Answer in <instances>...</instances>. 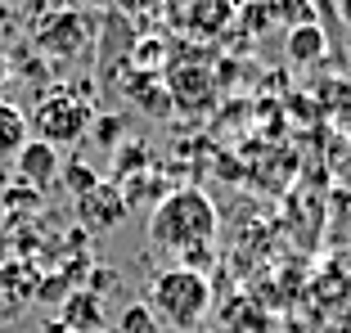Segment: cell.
<instances>
[{
    "mask_svg": "<svg viewBox=\"0 0 351 333\" xmlns=\"http://www.w3.org/2000/svg\"><path fill=\"white\" fill-rule=\"evenodd\" d=\"M145 306L154 320L171 333H194L203 324L207 306H212V280L203 271H185V266H167L154 275Z\"/></svg>",
    "mask_w": 351,
    "mask_h": 333,
    "instance_id": "2",
    "label": "cell"
},
{
    "mask_svg": "<svg viewBox=\"0 0 351 333\" xmlns=\"http://www.w3.org/2000/svg\"><path fill=\"white\" fill-rule=\"evenodd\" d=\"M45 333H68V329H63V324L54 320V324H45Z\"/></svg>",
    "mask_w": 351,
    "mask_h": 333,
    "instance_id": "12",
    "label": "cell"
},
{
    "mask_svg": "<svg viewBox=\"0 0 351 333\" xmlns=\"http://www.w3.org/2000/svg\"><path fill=\"white\" fill-rule=\"evenodd\" d=\"M86 126H90V108L77 95H50V99H41V104L32 108L27 131L36 136V145L68 149L86 136Z\"/></svg>",
    "mask_w": 351,
    "mask_h": 333,
    "instance_id": "4",
    "label": "cell"
},
{
    "mask_svg": "<svg viewBox=\"0 0 351 333\" xmlns=\"http://www.w3.org/2000/svg\"><path fill=\"white\" fill-rule=\"evenodd\" d=\"M99 333H108V329H99Z\"/></svg>",
    "mask_w": 351,
    "mask_h": 333,
    "instance_id": "14",
    "label": "cell"
},
{
    "mask_svg": "<svg viewBox=\"0 0 351 333\" xmlns=\"http://www.w3.org/2000/svg\"><path fill=\"white\" fill-rule=\"evenodd\" d=\"M289 54H293V63H315L324 54V32L311 27V23H306V27H298L289 36Z\"/></svg>",
    "mask_w": 351,
    "mask_h": 333,
    "instance_id": "10",
    "label": "cell"
},
{
    "mask_svg": "<svg viewBox=\"0 0 351 333\" xmlns=\"http://www.w3.org/2000/svg\"><path fill=\"white\" fill-rule=\"evenodd\" d=\"M108 333H162V324L154 320V311L145 302H131V306H122V315H117V324Z\"/></svg>",
    "mask_w": 351,
    "mask_h": 333,
    "instance_id": "11",
    "label": "cell"
},
{
    "mask_svg": "<svg viewBox=\"0 0 351 333\" xmlns=\"http://www.w3.org/2000/svg\"><path fill=\"white\" fill-rule=\"evenodd\" d=\"M14 166H19V176L27 180L32 189H45L54 176H59V158H54V149L50 145H32V140H27V149L19 153Z\"/></svg>",
    "mask_w": 351,
    "mask_h": 333,
    "instance_id": "9",
    "label": "cell"
},
{
    "mask_svg": "<svg viewBox=\"0 0 351 333\" xmlns=\"http://www.w3.org/2000/svg\"><path fill=\"white\" fill-rule=\"evenodd\" d=\"M217 208L203 189H171L149 217V243L171 257V266L203 271L217 257Z\"/></svg>",
    "mask_w": 351,
    "mask_h": 333,
    "instance_id": "1",
    "label": "cell"
},
{
    "mask_svg": "<svg viewBox=\"0 0 351 333\" xmlns=\"http://www.w3.org/2000/svg\"><path fill=\"white\" fill-rule=\"evenodd\" d=\"M59 324L68 333H99L104 329V311H99V293L90 288H77L63 297V311H59Z\"/></svg>",
    "mask_w": 351,
    "mask_h": 333,
    "instance_id": "7",
    "label": "cell"
},
{
    "mask_svg": "<svg viewBox=\"0 0 351 333\" xmlns=\"http://www.w3.org/2000/svg\"><path fill=\"white\" fill-rule=\"evenodd\" d=\"M23 149H27V117L10 99H0V171L19 162Z\"/></svg>",
    "mask_w": 351,
    "mask_h": 333,
    "instance_id": "8",
    "label": "cell"
},
{
    "mask_svg": "<svg viewBox=\"0 0 351 333\" xmlns=\"http://www.w3.org/2000/svg\"><path fill=\"white\" fill-rule=\"evenodd\" d=\"M212 68H198V63H176L171 68V99L176 108H189V113H198V108L212 104Z\"/></svg>",
    "mask_w": 351,
    "mask_h": 333,
    "instance_id": "6",
    "label": "cell"
},
{
    "mask_svg": "<svg viewBox=\"0 0 351 333\" xmlns=\"http://www.w3.org/2000/svg\"><path fill=\"white\" fill-rule=\"evenodd\" d=\"M0 315H5V297H0Z\"/></svg>",
    "mask_w": 351,
    "mask_h": 333,
    "instance_id": "13",
    "label": "cell"
},
{
    "mask_svg": "<svg viewBox=\"0 0 351 333\" xmlns=\"http://www.w3.org/2000/svg\"><path fill=\"white\" fill-rule=\"evenodd\" d=\"M77 217L86 221L90 230H113L126 221V198L117 194L113 185H95L77 198Z\"/></svg>",
    "mask_w": 351,
    "mask_h": 333,
    "instance_id": "5",
    "label": "cell"
},
{
    "mask_svg": "<svg viewBox=\"0 0 351 333\" xmlns=\"http://www.w3.org/2000/svg\"><path fill=\"white\" fill-rule=\"evenodd\" d=\"M239 14V0H162V23L194 45H212L226 36Z\"/></svg>",
    "mask_w": 351,
    "mask_h": 333,
    "instance_id": "3",
    "label": "cell"
}]
</instances>
